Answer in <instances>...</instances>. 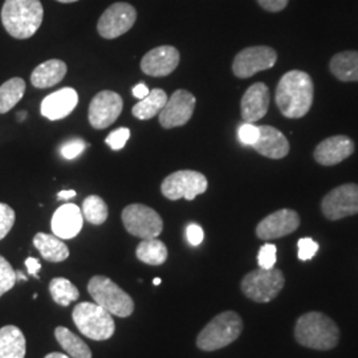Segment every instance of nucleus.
Listing matches in <instances>:
<instances>
[{
	"instance_id": "nucleus-1",
	"label": "nucleus",
	"mask_w": 358,
	"mask_h": 358,
	"mask_svg": "<svg viewBox=\"0 0 358 358\" xmlns=\"http://www.w3.org/2000/svg\"><path fill=\"white\" fill-rule=\"evenodd\" d=\"M315 85L312 77L303 71H289L280 78L275 100L284 117L301 118L312 108Z\"/></svg>"
},
{
	"instance_id": "nucleus-13",
	"label": "nucleus",
	"mask_w": 358,
	"mask_h": 358,
	"mask_svg": "<svg viewBox=\"0 0 358 358\" xmlns=\"http://www.w3.org/2000/svg\"><path fill=\"white\" fill-rule=\"evenodd\" d=\"M124 108L122 97L113 90H103L90 101L88 120L97 130L109 128L120 117Z\"/></svg>"
},
{
	"instance_id": "nucleus-44",
	"label": "nucleus",
	"mask_w": 358,
	"mask_h": 358,
	"mask_svg": "<svg viewBox=\"0 0 358 358\" xmlns=\"http://www.w3.org/2000/svg\"><path fill=\"white\" fill-rule=\"evenodd\" d=\"M44 358H71L68 355H63V353H59V352H53V353H50V355H47Z\"/></svg>"
},
{
	"instance_id": "nucleus-19",
	"label": "nucleus",
	"mask_w": 358,
	"mask_h": 358,
	"mask_svg": "<svg viewBox=\"0 0 358 358\" xmlns=\"http://www.w3.org/2000/svg\"><path fill=\"white\" fill-rule=\"evenodd\" d=\"M268 87L263 83H255L245 90L242 101L241 110L244 122H256L267 115L269 108Z\"/></svg>"
},
{
	"instance_id": "nucleus-27",
	"label": "nucleus",
	"mask_w": 358,
	"mask_h": 358,
	"mask_svg": "<svg viewBox=\"0 0 358 358\" xmlns=\"http://www.w3.org/2000/svg\"><path fill=\"white\" fill-rule=\"evenodd\" d=\"M55 337L57 343L71 358H92V350L78 336L71 332L65 327H57L55 329Z\"/></svg>"
},
{
	"instance_id": "nucleus-30",
	"label": "nucleus",
	"mask_w": 358,
	"mask_h": 358,
	"mask_svg": "<svg viewBox=\"0 0 358 358\" xmlns=\"http://www.w3.org/2000/svg\"><path fill=\"white\" fill-rule=\"evenodd\" d=\"M50 292L53 301L62 307H68L80 297V292L76 287L64 278L52 279L50 282Z\"/></svg>"
},
{
	"instance_id": "nucleus-11",
	"label": "nucleus",
	"mask_w": 358,
	"mask_h": 358,
	"mask_svg": "<svg viewBox=\"0 0 358 358\" xmlns=\"http://www.w3.org/2000/svg\"><path fill=\"white\" fill-rule=\"evenodd\" d=\"M278 62V53L267 45H256L239 52L232 63V72L238 78H248L257 72L271 69Z\"/></svg>"
},
{
	"instance_id": "nucleus-10",
	"label": "nucleus",
	"mask_w": 358,
	"mask_h": 358,
	"mask_svg": "<svg viewBox=\"0 0 358 358\" xmlns=\"http://www.w3.org/2000/svg\"><path fill=\"white\" fill-rule=\"evenodd\" d=\"M137 20L136 8L124 1L109 6L99 19L97 32L103 38H120L130 31Z\"/></svg>"
},
{
	"instance_id": "nucleus-41",
	"label": "nucleus",
	"mask_w": 358,
	"mask_h": 358,
	"mask_svg": "<svg viewBox=\"0 0 358 358\" xmlns=\"http://www.w3.org/2000/svg\"><path fill=\"white\" fill-rule=\"evenodd\" d=\"M26 267L28 269V273L34 276L35 279H38V271L41 268V263L35 257H28L26 260Z\"/></svg>"
},
{
	"instance_id": "nucleus-31",
	"label": "nucleus",
	"mask_w": 358,
	"mask_h": 358,
	"mask_svg": "<svg viewBox=\"0 0 358 358\" xmlns=\"http://www.w3.org/2000/svg\"><path fill=\"white\" fill-rule=\"evenodd\" d=\"M81 211H83L84 219L94 226L103 224L109 215L108 206L103 202V198L97 195H90L88 198H85V201L83 202Z\"/></svg>"
},
{
	"instance_id": "nucleus-18",
	"label": "nucleus",
	"mask_w": 358,
	"mask_h": 358,
	"mask_svg": "<svg viewBox=\"0 0 358 358\" xmlns=\"http://www.w3.org/2000/svg\"><path fill=\"white\" fill-rule=\"evenodd\" d=\"M84 224V217L80 207L73 203L60 206L51 220L53 235L60 239H73L80 234Z\"/></svg>"
},
{
	"instance_id": "nucleus-47",
	"label": "nucleus",
	"mask_w": 358,
	"mask_h": 358,
	"mask_svg": "<svg viewBox=\"0 0 358 358\" xmlns=\"http://www.w3.org/2000/svg\"><path fill=\"white\" fill-rule=\"evenodd\" d=\"M161 282H162V280H161L159 278H155V279H154L153 280V284L154 285H159V284H161Z\"/></svg>"
},
{
	"instance_id": "nucleus-32",
	"label": "nucleus",
	"mask_w": 358,
	"mask_h": 358,
	"mask_svg": "<svg viewBox=\"0 0 358 358\" xmlns=\"http://www.w3.org/2000/svg\"><path fill=\"white\" fill-rule=\"evenodd\" d=\"M16 284V271L6 257L0 255V297L11 291Z\"/></svg>"
},
{
	"instance_id": "nucleus-12",
	"label": "nucleus",
	"mask_w": 358,
	"mask_h": 358,
	"mask_svg": "<svg viewBox=\"0 0 358 358\" xmlns=\"http://www.w3.org/2000/svg\"><path fill=\"white\" fill-rule=\"evenodd\" d=\"M321 210L329 220H340L358 214V185L345 183L333 189L324 196Z\"/></svg>"
},
{
	"instance_id": "nucleus-40",
	"label": "nucleus",
	"mask_w": 358,
	"mask_h": 358,
	"mask_svg": "<svg viewBox=\"0 0 358 358\" xmlns=\"http://www.w3.org/2000/svg\"><path fill=\"white\" fill-rule=\"evenodd\" d=\"M256 1L263 10L268 13H279L287 7L289 0H256Z\"/></svg>"
},
{
	"instance_id": "nucleus-36",
	"label": "nucleus",
	"mask_w": 358,
	"mask_h": 358,
	"mask_svg": "<svg viewBox=\"0 0 358 358\" xmlns=\"http://www.w3.org/2000/svg\"><path fill=\"white\" fill-rule=\"evenodd\" d=\"M297 248H299V252H297L299 259L303 262H307L317 254L319 244L316 243L312 238H301L297 242Z\"/></svg>"
},
{
	"instance_id": "nucleus-4",
	"label": "nucleus",
	"mask_w": 358,
	"mask_h": 358,
	"mask_svg": "<svg viewBox=\"0 0 358 358\" xmlns=\"http://www.w3.org/2000/svg\"><path fill=\"white\" fill-rule=\"evenodd\" d=\"M242 331L243 321L236 312H222L199 332L196 337V346L203 352L219 350L236 341Z\"/></svg>"
},
{
	"instance_id": "nucleus-5",
	"label": "nucleus",
	"mask_w": 358,
	"mask_h": 358,
	"mask_svg": "<svg viewBox=\"0 0 358 358\" xmlns=\"http://www.w3.org/2000/svg\"><path fill=\"white\" fill-rule=\"evenodd\" d=\"M72 319L81 334L94 341L109 340L115 331L113 316L96 303H80L73 308Z\"/></svg>"
},
{
	"instance_id": "nucleus-16",
	"label": "nucleus",
	"mask_w": 358,
	"mask_h": 358,
	"mask_svg": "<svg viewBox=\"0 0 358 358\" xmlns=\"http://www.w3.org/2000/svg\"><path fill=\"white\" fill-rule=\"evenodd\" d=\"M179 59L180 56L176 47H171V45L157 47L142 57V72L152 77L169 76L177 69Z\"/></svg>"
},
{
	"instance_id": "nucleus-26",
	"label": "nucleus",
	"mask_w": 358,
	"mask_h": 358,
	"mask_svg": "<svg viewBox=\"0 0 358 358\" xmlns=\"http://www.w3.org/2000/svg\"><path fill=\"white\" fill-rule=\"evenodd\" d=\"M167 100L169 99H167L165 90H159V88L150 90V93L145 99H142L133 106L131 113L136 118L142 120V121L150 120L162 112Z\"/></svg>"
},
{
	"instance_id": "nucleus-35",
	"label": "nucleus",
	"mask_w": 358,
	"mask_h": 358,
	"mask_svg": "<svg viewBox=\"0 0 358 358\" xmlns=\"http://www.w3.org/2000/svg\"><path fill=\"white\" fill-rule=\"evenodd\" d=\"M130 138V130L128 128H118L113 130L106 138L105 143L112 149V150H121L125 148L127 142Z\"/></svg>"
},
{
	"instance_id": "nucleus-43",
	"label": "nucleus",
	"mask_w": 358,
	"mask_h": 358,
	"mask_svg": "<svg viewBox=\"0 0 358 358\" xmlns=\"http://www.w3.org/2000/svg\"><path fill=\"white\" fill-rule=\"evenodd\" d=\"M75 196H76V192L75 190H63V192L57 194L59 201H69V199H72Z\"/></svg>"
},
{
	"instance_id": "nucleus-45",
	"label": "nucleus",
	"mask_w": 358,
	"mask_h": 358,
	"mask_svg": "<svg viewBox=\"0 0 358 358\" xmlns=\"http://www.w3.org/2000/svg\"><path fill=\"white\" fill-rule=\"evenodd\" d=\"M19 280H23V282L28 280V278L22 271H16V282H19Z\"/></svg>"
},
{
	"instance_id": "nucleus-39",
	"label": "nucleus",
	"mask_w": 358,
	"mask_h": 358,
	"mask_svg": "<svg viewBox=\"0 0 358 358\" xmlns=\"http://www.w3.org/2000/svg\"><path fill=\"white\" fill-rule=\"evenodd\" d=\"M186 236H187V241L189 243L196 247L199 244L203 242V238H205V232L202 230V227L196 223H190L186 229Z\"/></svg>"
},
{
	"instance_id": "nucleus-46",
	"label": "nucleus",
	"mask_w": 358,
	"mask_h": 358,
	"mask_svg": "<svg viewBox=\"0 0 358 358\" xmlns=\"http://www.w3.org/2000/svg\"><path fill=\"white\" fill-rule=\"evenodd\" d=\"M26 117H27L26 112H20V113H19V120H20V121H23V120H24V118H26Z\"/></svg>"
},
{
	"instance_id": "nucleus-38",
	"label": "nucleus",
	"mask_w": 358,
	"mask_h": 358,
	"mask_svg": "<svg viewBox=\"0 0 358 358\" xmlns=\"http://www.w3.org/2000/svg\"><path fill=\"white\" fill-rule=\"evenodd\" d=\"M238 137H239V141L242 142L243 145L252 146L259 138V127H255L254 124H250V122H245L239 128Z\"/></svg>"
},
{
	"instance_id": "nucleus-24",
	"label": "nucleus",
	"mask_w": 358,
	"mask_h": 358,
	"mask_svg": "<svg viewBox=\"0 0 358 358\" xmlns=\"http://www.w3.org/2000/svg\"><path fill=\"white\" fill-rule=\"evenodd\" d=\"M34 245L38 248L43 259L52 263H60L69 257L66 244L56 235L38 232L34 238Z\"/></svg>"
},
{
	"instance_id": "nucleus-15",
	"label": "nucleus",
	"mask_w": 358,
	"mask_h": 358,
	"mask_svg": "<svg viewBox=\"0 0 358 358\" xmlns=\"http://www.w3.org/2000/svg\"><path fill=\"white\" fill-rule=\"evenodd\" d=\"M300 217L291 208L278 210L264 217L256 227V235L262 241H272L287 236L299 229Z\"/></svg>"
},
{
	"instance_id": "nucleus-34",
	"label": "nucleus",
	"mask_w": 358,
	"mask_h": 358,
	"mask_svg": "<svg viewBox=\"0 0 358 358\" xmlns=\"http://www.w3.org/2000/svg\"><path fill=\"white\" fill-rule=\"evenodd\" d=\"M15 219L16 215L13 207L6 203H0V241L4 239L8 235V232L13 230Z\"/></svg>"
},
{
	"instance_id": "nucleus-17",
	"label": "nucleus",
	"mask_w": 358,
	"mask_h": 358,
	"mask_svg": "<svg viewBox=\"0 0 358 358\" xmlns=\"http://www.w3.org/2000/svg\"><path fill=\"white\" fill-rule=\"evenodd\" d=\"M355 142L346 136H333L324 141H321L316 149L313 157L317 164L322 166H334L355 153Z\"/></svg>"
},
{
	"instance_id": "nucleus-3",
	"label": "nucleus",
	"mask_w": 358,
	"mask_h": 358,
	"mask_svg": "<svg viewBox=\"0 0 358 358\" xmlns=\"http://www.w3.org/2000/svg\"><path fill=\"white\" fill-rule=\"evenodd\" d=\"M294 337L300 345L316 350H331L340 340L336 322L321 312H308L300 316L294 327Z\"/></svg>"
},
{
	"instance_id": "nucleus-22",
	"label": "nucleus",
	"mask_w": 358,
	"mask_h": 358,
	"mask_svg": "<svg viewBox=\"0 0 358 358\" xmlns=\"http://www.w3.org/2000/svg\"><path fill=\"white\" fill-rule=\"evenodd\" d=\"M68 66L63 60L52 59L43 64L38 65L32 75H31V84L38 90H47L57 85L63 81L66 75Z\"/></svg>"
},
{
	"instance_id": "nucleus-14",
	"label": "nucleus",
	"mask_w": 358,
	"mask_h": 358,
	"mask_svg": "<svg viewBox=\"0 0 358 358\" xmlns=\"http://www.w3.org/2000/svg\"><path fill=\"white\" fill-rule=\"evenodd\" d=\"M195 103L196 100L192 93L185 90H176L158 115L161 127L173 129L186 125L192 117Z\"/></svg>"
},
{
	"instance_id": "nucleus-6",
	"label": "nucleus",
	"mask_w": 358,
	"mask_h": 358,
	"mask_svg": "<svg viewBox=\"0 0 358 358\" xmlns=\"http://www.w3.org/2000/svg\"><path fill=\"white\" fill-rule=\"evenodd\" d=\"M88 292L96 304L108 310L112 316L129 317L134 312V301L112 279L96 275L88 284Z\"/></svg>"
},
{
	"instance_id": "nucleus-9",
	"label": "nucleus",
	"mask_w": 358,
	"mask_h": 358,
	"mask_svg": "<svg viewBox=\"0 0 358 358\" xmlns=\"http://www.w3.org/2000/svg\"><path fill=\"white\" fill-rule=\"evenodd\" d=\"M208 187L207 178L202 173L194 170H179L164 179L161 185L162 195L170 201H194Z\"/></svg>"
},
{
	"instance_id": "nucleus-21",
	"label": "nucleus",
	"mask_w": 358,
	"mask_h": 358,
	"mask_svg": "<svg viewBox=\"0 0 358 358\" xmlns=\"http://www.w3.org/2000/svg\"><path fill=\"white\" fill-rule=\"evenodd\" d=\"M256 152L271 159H282L289 153V142L280 130L269 125L259 127V138L252 145Z\"/></svg>"
},
{
	"instance_id": "nucleus-37",
	"label": "nucleus",
	"mask_w": 358,
	"mask_h": 358,
	"mask_svg": "<svg viewBox=\"0 0 358 358\" xmlns=\"http://www.w3.org/2000/svg\"><path fill=\"white\" fill-rule=\"evenodd\" d=\"M87 148V143L83 140H71L65 142L64 145L60 148V154L64 157L65 159H75L80 154L83 153Z\"/></svg>"
},
{
	"instance_id": "nucleus-29",
	"label": "nucleus",
	"mask_w": 358,
	"mask_h": 358,
	"mask_svg": "<svg viewBox=\"0 0 358 358\" xmlns=\"http://www.w3.org/2000/svg\"><path fill=\"white\" fill-rule=\"evenodd\" d=\"M26 93V83L20 77H13L0 87V115L8 113Z\"/></svg>"
},
{
	"instance_id": "nucleus-28",
	"label": "nucleus",
	"mask_w": 358,
	"mask_h": 358,
	"mask_svg": "<svg viewBox=\"0 0 358 358\" xmlns=\"http://www.w3.org/2000/svg\"><path fill=\"white\" fill-rule=\"evenodd\" d=\"M137 259L149 266H161L167 260V247L164 242L154 239H142L136 248Z\"/></svg>"
},
{
	"instance_id": "nucleus-23",
	"label": "nucleus",
	"mask_w": 358,
	"mask_h": 358,
	"mask_svg": "<svg viewBox=\"0 0 358 358\" xmlns=\"http://www.w3.org/2000/svg\"><path fill=\"white\" fill-rule=\"evenodd\" d=\"M26 352V337L17 327L0 328V358H24Z\"/></svg>"
},
{
	"instance_id": "nucleus-33",
	"label": "nucleus",
	"mask_w": 358,
	"mask_h": 358,
	"mask_svg": "<svg viewBox=\"0 0 358 358\" xmlns=\"http://www.w3.org/2000/svg\"><path fill=\"white\" fill-rule=\"evenodd\" d=\"M276 245L275 244L266 243L260 247L257 254V264L259 268L272 269L276 264Z\"/></svg>"
},
{
	"instance_id": "nucleus-7",
	"label": "nucleus",
	"mask_w": 358,
	"mask_h": 358,
	"mask_svg": "<svg viewBox=\"0 0 358 358\" xmlns=\"http://www.w3.org/2000/svg\"><path fill=\"white\" fill-rule=\"evenodd\" d=\"M285 278L280 269H255L248 272L241 282L245 297L255 303H269L282 292Z\"/></svg>"
},
{
	"instance_id": "nucleus-42",
	"label": "nucleus",
	"mask_w": 358,
	"mask_h": 358,
	"mask_svg": "<svg viewBox=\"0 0 358 358\" xmlns=\"http://www.w3.org/2000/svg\"><path fill=\"white\" fill-rule=\"evenodd\" d=\"M149 93H150V90H149L143 83L137 84V85L133 88V96H134L137 100L145 99Z\"/></svg>"
},
{
	"instance_id": "nucleus-2",
	"label": "nucleus",
	"mask_w": 358,
	"mask_h": 358,
	"mask_svg": "<svg viewBox=\"0 0 358 358\" xmlns=\"http://www.w3.org/2000/svg\"><path fill=\"white\" fill-rule=\"evenodd\" d=\"M44 8L40 0H6L1 8V23L15 38H32L43 23Z\"/></svg>"
},
{
	"instance_id": "nucleus-25",
	"label": "nucleus",
	"mask_w": 358,
	"mask_h": 358,
	"mask_svg": "<svg viewBox=\"0 0 358 358\" xmlns=\"http://www.w3.org/2000/svg\"><path fill=\"white\" fill-rule=\"evenodd\" d=\"M329 68L333 76L340 81H358V51H344L334 55Z\"/></svg>"
},
{
	"instance_id": "nucleus-48",
	"label": "nucleus",
	"mask_w": 358,
	"mask_h": 358,
	"mask_svg": "<svg viewBox=\"0 0 358 358\" xmlns=\"http://www.w3.org/2000/svg\"><path fill=\"white\" fill-rule=\"evenodd\" d=\"M57 1H60V3H75L77 0H57Z\"/></svg>"
},
{
	"instance_id": "nucleus-20",
	"label": "nucleus",
	"mask_w": 358,
	"mask_h": 358,
	"mask_svg": "<svg viewBox=\"0 0 358 358\" xmlns=\"http://www.w3.org/2000/svg\"><path fill=\"white\" fill-rule=\"evenodd\" d=\"M77 103L78 94L76 90L73 88H63L57 92H53L43 100L40 112L43 117L51 121H57L71 115L75 110Z\"/></svg>"
},
{
	"instance_id": "nucleus-8",
	"label": "nucleus",
	"mask_w": 358,
	"mask_h": 358,
	"mask_svg": "<svg viewBox=\"0 0 358 358\" xmlns=\"http://www.w3.org/2000/svg\"><path fill=\"white\" fill-rule=\"evenodd\" d=\"M122 223L130 235L141 239H154L164 230L161 215L149 206L129 205L122 211Z\"/></svg>"
}]
</instances>
